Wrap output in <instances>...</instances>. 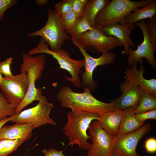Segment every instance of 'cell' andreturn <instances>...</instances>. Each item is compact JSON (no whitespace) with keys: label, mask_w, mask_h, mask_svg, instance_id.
<instances>
[{"label":"cell","mask_w":156,"mask_h":156,"mask_svg":"<svg viewBox=\"0 0 156 156\" xmlns=\"http://www.w3.org/2000/svg\"><path fill=\"white\" fill-rule=\"evenodd\" d=\"M83 90V92L77 93L69 87L64 86L58 91L57 99L62 106L70 108L71 112L75 114L92 112L101 115L115 110L112 102L105 103L95 98L88 86Z\"/></svg>","instance_id":"1"},{"label":"cell","mask_w":156,"mask_h":156,"mask_svg":"<svg viewBox=\"0 0 156 156\" xmlns=\"http://www.w3.org/2000/svg\"><path fill=\"white\" fill-rule=\"evenodd\" d=\"M46 60L44 54L32 56L27 53H23L20 70L21 73H26L29 79V87L23 100L15 109V115L18 114L23 108L33 101H39L42 97V89L36 88L35 83L42 77V72L45 69Z\"/></svg>","instance_id":"2"},{"label":"cell","mask_w":156,"mask_h":156,"mask_svg":"<svg viewBox=\"0 0 156 156\" xmlns=\"http://www.w3.org/2000/svg\"><path fill=\"white\" fill-rule=\"evenodd\" d=\"M154 0H112L99 12L96 17L94 27L100 28L114 23H127L126 16L137 8H141Z\"/></svg>","instance_id":"3"},{"label":"cell","mask_w":156,"mask_h":156,"mask_svg":"<svg viewBox=\"0 0 156 156\" xmlns=\"http://www.w3.org/2000/svg\"><path fill=\"white\" fill-rule=\"evenodd\" d=\"M99 115L92 112L75 114L68 112L67 122L62 128L69 141L68 145L76 144L78 148L88 150L90 143L87 141L90 137L87 131L92 121L99 120Z\"/></svg>","instance_id":"4"},{"label":"cell","mask_w":156,"mask_h":156,"mask_svg":"<svg viewBox=\"0 0 156 156\" xmlns=\"http://www.w3.org/2000/svg\"><path fill=\"white\" fill-rule=\"evenodd\" d=\"M27 53L30 55L37 54H47L53 56L57 61L60 68L68 72L71 77L65 76L64 77L72 83L77 88L81 86L79 75L82 73L81 69L84 67V59L76 60L70 57L69 53L65 49H61L57 51H51L46 42L40 39L37 46L30 50Z\"/></svg>","instance_id":"5"},{"label":"cell","mask_w":156,"mask_h":156,"mask_svg":"<svg viewBox=\"0 0 156 156\" xmlns=\"http://www.w3.org/2000/svg\"><path fill=\"white\" fill-rule=\"evenodd\" d=\"M47 13L48 18L44 25L38 30L27 33L26 36H40L51 51H57L62 48L65 41L71 40V38L66 32L61 16L49 9Z\"/></svg>","instance_id":"6"},{"label":"cell","mask_w":156,"mask_h":156,"mask_svg":"<svg viewBox=\"0 0 156 156\" xmlns=\"http://www.w3.org/2000/svg\"><path fill=\"white\" fill-rule=\"evenodd\" d=\"M72 40L86 51L93 53H106L122 45L116 37L106 35L101 28L95 27Z\"/></svg>","instance_id":"7"},{"label":"cell","mask_w":156,"mask_h":156,"mask_svg":"<svg viewBox=\"0 0 156 156\" xmlns=\"http://www.w3.org/2000/svg\"><path fill=\"white\" fill-rule=\"evenodd\" d=\"M54 107L43 96L35 106L21 111L14 115L10 121L16 123H28L32 124L34 128L47 124L55 125L56 123L49 116L51 109Z\"/></svg>","instance_id":"8"},{"label":"cell","mask_w":156,"mask_h":156,"mask_svg":"<svg viewBox=\"0 0 156 156\" xmlns=\"http://www.w3.org/2000/svg\"><path fill=\"white\" fill-rule=\"evenodd\" d=\"M29 82L26 72L11 77L3 76L0 88L1 92L15 109L25 97L28 89Z\"/></svg>","instance_id":"9"},{"label":"cell","mask_w":156,"mask_h":156,"mask_svg":"<svg viewBox=\"0 0 156 156\" xmlns=\"http://www.w3.org/2000/svg\"><path fill=\"white\" fill-rule=\"evenodd\" d=\"M88 129L92 143H90L87 156H113L112 150L116 137L107 133L96 120L92 122Z\"/></svg>","instance_id":"10"},{"label":"cell","mask_w":156,"mask_h":156,"mask_svg":"<svg viewBox=\"0 0 156 156\" xmlns=\"http://www.w3.org/2000/svg\"><path fill=\"white\" fill-rule=\"evenodd\" d=\"M72 43L78 48L84 58L85 71L81 74V84L83 88L88 86L91 91L94 90L97 86V83L93 79V74L95 68L99 66H103L113 63L116 57L114 52L102 53L99 57L95 58L91 56L75 40H72Z\"/></svg>","instance_id":"11"},{"label":"cell","mask_w":156,"mask_h":156,"mask_svg":"<svg viewBox=\"0 0 156 156\" xmlns=\"http://www.w3.org/2000/svg\"><path fill=\"white\" fill-rule=\"evenodd\" d=\"M151 124L147 123L136 131L116 136L112 150L113 156H140L136 152L139 141L150 132Z\"/></svg>","instance_id":"12"},{"label":"cell","mask_w":156,"mask_h":156,"mask_svg":"<svg viewBox=\"0 0 156 156\" xmlns=\"http://www.w3.org/2000/svg\"><path fill=\"white\" fill-rule=\"evenodd\" d=\"M146 22L145 20L137 22L134 23V26L139 27L142 31L143 40L142 42L137 46V49L133 50L130 48L128 52L127 62L129 65L137 63L146 59L149 64L153 68L156 67V61L154 55L155 50L151 44L146 32Z\"/></svg>","instance_id":"13"},{"label":"cell","mask_w":156,"mask_h":156,"mask_svg":"<svg viewBox=\"0 0 156 156\" xmlns=\"http://www.w3.org/2000/svg\"><path fill=\"white\" fill-rule=\"evenodd\" d=\"M121 95L112 100L115 110L123 111L129 108H135L140 99L142 88L139 86L133 84L125 80L119 86Z\"/></svg>","instance_id":"14"},{"label":"cell","mask_w":156,"mask_h":156,"mask_svg":"<svg viewBox=\"0 0 156 156\" xmlns=\"http://www.w3.org/2000/svg\"><path fill=\"white\" fill-rule=\"evenodd\" d=\"M134 28V25H130L127 22L124 24L113 23L100 28L105 34L114 36L118 39L124 47L122 53L127 55L130 47L135 45L130 37L132 30Z\"/></svg>","instance_id":"15"},{"label":"cell","mask_w":156,"mask_h":156,"mask_svg":"<svg viewBox=\"0 0 156 156\" xmlns=\"http://www.w3.org/2000/svg\"><path fill=\"white\" fill-rule=\"evenodd\" d=\"M142 60L140 61L141 64L140 70L137 68V63H133L131 67L127 69L124 72L127 80L139 86L142 89L156 95V79L152 78L147 79L144 77V68L142 65Z\"/></svg>","instance_id":"16"},{"label":"cell","mask_w":156,"mask_h":156,"mask_svg":"<svg viewBox=\"0 0 156 156\" xmlns=\"http://www.w3.org/2000/svg\"><path fill=\"white\" fill-rule=\"evenodd\" d=\"M34 127L28 123H16L11 125L3 126L0 129V140L23 139L27 141L31 138Z\"/></svg>","instance_id":"17"},{"label":"cell","mask_w":156,"mask_h":156,"mask_svg":"<svg viewBox=\"0 0 156 156\" xmlns=\"http://www.w3.org/2000/svg\"><path fill=\"white\" fill-rule=\"evenodd\" d=\"M122 116V111L114 110L99 115V119L97 121L107 133L116 137L118 134Z\"/></svg>","instance_id":"18"},{"label":"cell","mask_w":156,"mask_h":156,"mask_svg":"<svg viewBox=\"0 0 156 156\" xmlns=\"http://www.w3.org/2000/svg\"><path fill=\"white\" fill-rule=\"evenodd\" d=\"M156 14V0L149 3L143 7L137 8L128 14L125 17L127 22L130 25L146 18H151Z\"/></svg>","instance_id":"19"},{"label":"cell","mask_w":156,"mask_h":156,"mask_svg":"<svg viewBox=\"0 0 156 156\" xmlns=\"http://www.w3.org/2000/svg\"><path fill=\"white\" fill-rule=\"evenodd\" d=\"M134 109L133 108H129L122 111L123 116L118 134L124 135L133 132L144 124V122H140L136 120Z\"/></svg>","instance_id":"20"},{"label":"cell","mask_w":156,"mask_h":156,"mask_svg":"<svg viewBox=\"0 0 156 156\" xmlns=\"http://www.w3.org/2000/svg\"><path fill=\"white\" fill-rule=\"evenodd\" d=\"M109 1L108 0H88L82 17L86 19L92 28H94L96 16Z\"/></svg>","instance_id":"21"},{"label":"cell","mask_w":156,"mask_h":156,"mask_svg":"<svg viewBox=\"0 0 156 156\" xmlns=\"http://www.w3.org/2000/svg\"><path fill=\"white\" fill-rule=\"evenodd\" d=\"M156 109V95L141 89L138 103L134 109L135 114L143 113Z\"/></svg>","instance_id":"22"},{"label":"cell","mask_w":156,"mask_h":156,"mask_svg":"<svg viewBox=\"0 0 156 156\" xmlns=\"http://www.w3.org/2000/svg\"><path fill=\"white\" fill-rule=\"evenodd\" d=\"M93 28L85 18L82 17L78 19L72 29L66 32L71 36V39H74L81 34Z\"/></svg>","instance_id":"23"},{"label":"cell","mask_w":156,"mask_h":156,"mask_svg":"<svg viewBox=\"0 0 156 156\" xmlns=\"http://www.w3.org/2000/svg\"><path fill=\"white\" fill-rule=\"evenodd\" d=\"M15 109L2 93L0 92V121L7 118L8 116L15 115Z\"/></svg>","instance_id":"24"},{"label":"cell","mask_w":156,"mask_h":156,"mask_svg":"<svg viewBox=\"0 0 156 156\" xmlns=\"http://www.w3.org/2000/svg\"><path fill=\"white\" fill-rule=\"evenodd\" d=\"M146 32L149 40L156 50V16L149 19L146 23Z\"/></svg>","instance_id":"25"},{"label":"cell","mask_w":156,"mask_h":156,"mask_svg":"<svg viewBox=\"0 0 156 156\" xmlns=\"http://www.w3.org/2000/svg\"><path fill=\"white\" fill-rule=\"evenodd\" d=\"M26 141L25 140L23 139L8 140L0 153V156H7L16 150L23 142Z\"/></svg>","instance_id":"26"},{"label":"cell","mask_w":156,"mask_h":156,"mask_svg":"<svg viewBox=\"0 0 156 156\" xmlns=\"http://www.w3.org/2000/svg\"><path fill=\"white\" fill-rule=\"evenodd\" d=\"M73 0H63L56 3L54 10L61 16L72 11Z\"/></svg>","instance_id":"27"},{"label":"cell","mask_w":156,"mask_h":156,"mask_svg":"<svg viewBox=\"0 0 156 156\" xmlns=\"http://www.w3.org/2000/svg\"><path fill=\"white\" fill-rule=\"evenodd\" d=\"M61 16L66 31L72 29L79 19L76 14L73 11Z\"/></svg>","instance_id":"28"},{"label":"cell","mask_w":156,"mask_h":156,"mask_svg":"<svg viewBox=\"0 0 156 156\" xmlns=\"http://www.w3.org/2000/svg\"><path fill=\"white\" fill-rule=\"evenodd\" d=\"M12 60L13 58L10 57L4 61L0 62V73L4 77H11L13 75L11 70Z\"/></svg>","instance_id":"29"},{"label":"cell","mask_w":156,"mask_h":156,"mask_svg":"<svg viewBox=\"0 0 156 156\" xmlns=\"http://www.w3.org/2000/svg\"><path fill=\"white\" fill-rule=\"evenodd\" d=\"M135 118L140 122H144L149 119H156V109L143 113L135 114Z\"/></svg>","instance_id":"30"},{"label":"cell","mask_w":156,"mask_h":156,"mask_svg":"<svg viewBox=\"0 0 156 156\" xmlns=\"http://www.w3.org/2000/svg\"><path fill=\"white\" fill-rule=\"evenodd\" d=\"M17 3L16 0H0V20L3 18L5 11Z\"/></svg>","instance_id":"31"},{"label":"cell","mask_w":156,"mask_h":156,"mask_svg":"<svg viewBox=\"0 0 156 156\" xmlns=\"http://www.w3.org/2000/svg\"><path fill=\"white\" fill-rule=\"evenodd\" d=\"M85 7L80 3L79 0H73L72 11L76 14L78 19L83 17Z\"/></svg>","instance_id":"32"},{"label":"cell","mask_w":156,"mask_h":156,"mask_svg":"<svg viewBox=\"0 0 156 156\" xmlns=\"http://www.w3.org/2000/svg\"><path fill=\"white\" fill-rule=\"evenodd\" d=\"M145 148L147 153H153L156 151V139L154 138H150L146 141Z\"/></svg>","instance_id":"33"},{"label":"cell","mask_w":156,"mask_h":156,"mask_svg":"<svg viewBox=\"0 0 156 156\" xmlns=\"http://www.w3.org/2000/svg\"><path fill=\"white\" fill-rule=\"evenodd\" d=\"M63 150L58 151L50 148H49L48 150L45 149L41 151L45 156H65V154L63 153Z\"/></svg>","instance_id":"34"},{"label":"cell","mask_w":156,"mask_h":156,"mask_svg":"<svg viewBox=\"0 0 156 156\" xmlns=\"http://www.w3.org/2000/svg\"><path fill=\"white\" fill-rule=\"evenodd\" d=\"M13 116L14 115L10 116L0 121V129L5 124L9 121H10Z\"/></svg>","instance_id":"35"},{"label":"cell","mask_w":156,"mask_h":156,"mask_svg":"<svg viewBox=\"0 0 156 156\" xmlns=\"http://www.w3.org/2000/svg\"><path fill=\"white\" fill-rule=\"evenodd\" d=\"M48 0H36L35 2L39 6L44 5L49 2Z\"/></svg>","instance_id":"36"},{"label":"cell","mask_w":156,"mask_h":156,"mask_svg":"<svg viewBox=\"0 0 156 156\" xmlns=\"http://www.w3.org/2000/svg\"><path fill=\"white\" fill-rule=\"evenodd\" d=\"M8 140L3 139L0 140V153L2 151L5 144Z\"/></svg>","instance_id":"37"},{"label":"cell","mask_w":156,"mask_h":156,"mask_svg":"<svg viewBox=\"0 0 156 156\" xmlns=\"http://www.w3.org/2000/svg\"><path fill=\"white\" fill-rule=\"evenodd\" d=\"M3 77L2 74L0 73V85L3 81Z\"/></svg>","instance_id":"38"}]
</instances>
